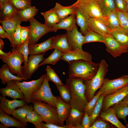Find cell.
I'll use <instances>...</instances> for the list:
<instances>
[{"label":"cell","mask_w":128,"mask_h":128,"mask_svg":"<svg viewBox=\"0 0 128 128\" xmlns=\"http://www.w3.org/2000/svg\"><path fill=\"white\" fill-rule=\"evenodd\" d=\"M0 78L1 80V83L4 85L12 80H16L20 82L25 80L24 78L13 75L10 72L9 66L6 64H4L0 69Z\"/></svg>","instance_id":"30"},{"label":"cell","mask_w":128,"mask_h":128,"mask_svg":"<svg viewBox=\"0 0 128 128\" xmlns=\"http://www.w3.org/2000/svg\"><path fill=\"white\" fill-rule=\"evenodd\" d=\"M59 91L60 97L66 102L69 103L71 100L70 90L66 85H55Z\"/></svg>","instance_id":"42"},{"label":"cell","mask_w":128,"mask_h":128,"mask_svg":"<svg viewBox=\"0 0 128 128\" xmlns=\"http://www.w3.org/2000/svg\"><path fill=\"white\" fill-rule=\"evenodd\" d=\"M0 38H6L8 39L10 41V46H11L12 44V39L10 36L1 25L0 26Z\"/></svg>","instance_id":"54"},{"label":"cell","mask_w":128,"mask_h":128,"mask_svg":"<svg viewBox=\"0 0 128 128\" xmlns=\"http://www.w3.org/2000/svg\"><path fill=\"white\" fill-rule=\"evenodd\" d=\"M11 52L9 51L7 53H5L2 50L0 49V55L5 56H7L9 55Z\"/></svg>","instance_id":"56"},{"label":"cell","mask_w":128,"mask_h":128,"mask_svg":"<svg viewBox=\"0 0 128 128\" xmlns=\"http://www.w3.org/2000/svg\"><path fill=\"white\" fill-rule=\"evenodd\" d=\"M38 9L33 6H31L23 9L18 10L17 14L22 22L29 21L34 18L37 14Z\"/></svg>","instance_id":"34"},{"label":"cell","mask_w":128,"mask_h":128,"mask_svg":"<svg viewBox=\"0 0 128 128\" xmlns=\"http://www.w3.org/2000/svg\"><path fill=\"white\" fill-rule=\"evenodd\" d=\"M126 1L127 0H125Z\"/></svg>","instance_id":"61"},{"label":"cell","mask_w":128,"mask_h":128,"mask_svg":"<svg viewBox=\"0 0 128 128\" xmlns=\"http://www.w3.org/2000/svg\"><path fill=\"white\" fill-rule=\"evenodd\" d=\"M110 34L128 50V33L124 32L121 28H117L110 30Z\"/></svg>","instance_id":"36"},{"label":"cell","mask_w":128,"mask_h":128,"mask_svg":"<svg viewBox=\"0 0 128 128\" xmlns=\"http://www.w3.org/2000/svg\"><path fill=\"white\" fill-rule=\"evenodd\" d=\"M85 112L71 108L66 120V125L70 128H84L81 124Z\"/></svg>","instance_id":"19"},{"label":"cell","mask_w":128,"mask_h":128,"mask_svg":"<svg viewBox=\"0 0 128 128\" xmlns=\"http://www.w3.org/2000/svg\"><path fill=\"white\" fill-rule=\"evenodd\" d=\"M123 101H124L128 106V94L123 99Z\"/></svg>","instance_id":"58"},{"label":"cell","mask_w":128,"mask_h":128,"mask_svg":"<svg viewBox=\"0 0 128 128\" xmlns=\"http://www.w3.org/2000/svg\"><path fill=\"white\" fill-rule=\"evenodd\" d=\"M41 14L44 18V24L49 27H53L60 21L53 8L45 12H41Z\"/></svg>","instance_id":"33"},{"label":"cell","mask_w":128,"mask_h":128,"mask_svg":"<svg viewBox=\"0 0 128 128\" xmlns=\"http://www.w3.org/2000/svg\"><path fill=\"white\" fill-rule=\"evenodd\" d=\"M0 100V109L9 115H11L16 108L22 106L27 103L23 99L20 100L17 99L10 100L5 97H1V95Z\"/></svg>","instance_id":"16"},{"label":"cell","mask_w":128,"mask_h":128,"mask_svg":"<svg viewBox=\"0 0 128 128\" xmlns=\"http://www.w3.org/2000/svg\"><path fill=\"white\" fill-rule=\"evenodd\" d=\"M30 26H21L20 35L21 44L23 43L30 36Z\"/></svg>","instance_id":"50"},{"label":"cell","mask_w":128,"mask_h":128,"mask_svg":"<svg viewBox=\"0 0 128 128\" xmlns=\"http://www.w3.org/2000/svg\"><path fill=\"white\" fill-rule=\"evenodd\" d=\"M27 122H29L33 124L35 128H41V125L43 121L41 116L33 110L30 111L26 117Z\"/></svg>","instance_id":"40"},{"label":"cell","mask_w":128,"mask_h":128,"mask_svg":"<svg viewBox=\"0 0 128 128\" xmlns=\"http://www.w3.org/2000/svg\"><path fill=\"white\" fill-rule=\"evenodd\" d=\"M97 1L104 17L116 9L114 0H97Z\"/></svg>","instance_id":"37"},{"label":"cell","mask_w":128,"mask_h":128,"mask_svg":"<svg viewBox=\"0 0 128 128\" xmlns=\"http://www.w3.org/2000/svg\"><path fill=\"white\" fill-rule=\"evenodd\" d=\"M9 2V0H0V8L5 4Z\"/></svg>","instance_id":"55"},{"label":"cell","mask_w":128,"mask_h":128,"mask_svg":"<svg viewBox=\"0 0 128 128\" xmlns=\"http://www.w3.org/2000/svg\"><path fill=\"white\" fill-rule=\"evenodd\" d=\"M41 128H70L67 125L61 126L58 125L51 123L45 124L42 122L41 123Z\"/></svg>","instance_id":"53"},{"label":"cell","mask_w":128,"mask_h":128,"mask_svg":"<svg viewBox=\"0 0 128 128\" xmlns=\"http://www.w3.org/2000/svg\"><path fill=\"white\" fill-rule=\"evenodd\" d=\"M53 8L60 20L69 15L75 14L76 13V9L72 5L69 6H64L56 2Z\"/></svg>","instance_id":"28"},{"label":"cell","mask_w":128,"mask_h":128,"mask_svg":"<svg viewBox=\"0 0 128 128\" xmlns=\"http://www.w3.org/2000/svg\"><path fill=\"white\" fill-rule=\"evenodd\" d=\"M105 96L102 94L100 96L92 113L90 116V126L96 119L99 116L101 110L103 99Z\"/></svg>","instance_id":"41"},{"label":"cell","mask_w":128,"mask_h":128,"mask_svg":"<svg viewBox=\"0 0 128 128\" xmlns=\"http://www.w3.org/2000/svg\"><path fill=\"white\" fill-rule=\"evenodd\" d=\"M83 44L92 42H100L103 43L104 36L89 29L84 35Z\"/></svg>","instance_id":"38"},{"label":"cell","mask_w":128,"mask_h":128,"mask_svg":"<svg viewBox=\"0 0 128 128\" xmlns=\"http://www.w3.org/2000/svg\"><path fill=\"white\" fill-rule=\"evenodd\" d=\"M49 82L46 75L41 86L37 91L32 94L31 100H37L44 101L56 107V97L52 93Z\"/></svg>","instance_id":"8"},{"label":"cell","mask_w":128,"mask_h":128,"mask_svg":"<svg viewBox=\"0 0 128 128\" xmlns=\"http://www.w3.org/2000/svg\"><path fill=\"white\" fill-rule=\"evenodd\" d=\"M30 29L28 45L36 43L42 36L47 33L53 32L52 28L41 23L33 18L29 21Z\"/></svg>","instance_id":"10"},{"label":"cell","mask_w":128,"mask_h":128,"mask_svg":"<svg viewBox=\"0 0 128 128\" xmlns=\"http://www.w3.org/2000/svg\"><path fill=\"white\" fill-rule=\"evenodd\" d=\"M128 94V85L114 93L105 96L103 99L101 111L123 100Z\"/></svg>","instance_id":"13"},{"label":"cell","mask_w":128,"mask_h":128,"mask_svg":"<svg viewBox=\"0 0 128 128\" xmlns=\"http://www.w3.org/2000/svg\"><path fill=\"white\" fill-rule=\"evenodd\" d=\"M9 1L18 10L31 6V0H9Z\"/></svg>","instance_id":"48"},{"label":"cell","mask_w":128,"mask_h":128,"mask_svg":"<svg viewBox=\"0 0 128 128\" xmlns=\"http://www.w3.org/2000/svg\"><path fill=\"white\" fill-rule=\"evenodd\" d=\"M116 9L120 12L128 13L126 2L125 0H114Z\"/></svg>","instance_id":"51"},{"label":"cell","mask_w":128,"mask_h":128,"mask_svg":"<svg viewBox=\"0 0 128 128\" xmlns=\"http://www.w3.org/2000/svg\"><path fill=\"white\" fill-rule=\"evenodd\" d=\"M7 84L6 87L0 89V92L2 96L10 97L13 99H20L25 100L23 93L14 80L9 81Z\"/></svg>","instance_id":"15"},{"label":"cell","mask_w":128,"mask_h":128,"mask_svg":"<svg viewBox=\"0 0 128 128\" xmlns=\"http://www.w3.org/2000/svg\"><path fill=\"white\" fill-rule=\"evenodd\" d=\"M89 29L103 36L110 34V31L103 19L99 18H89Z\"/></svg>","instance_id":"20"},{"label":"cell","mask_w":128,"mask_h":128,"mask_svg":"<svg viewBox=\"0 0 128 128\" xmlns=\"http://www.w3.org/2000/svg\"><path fill=\"white\" fill-rule=\"evenodd\" d=\"M44 53L30 55L28 57L27 65L21 67V72L25 80L30 79L34 73L37 69L39 64L44 59Z\"/></svg>","instance_id":"11"},{"label":"cell","mask_w":128,"mask_h":128,"mask_svg":"<svg viewBox=\"0 0 128 128\" xmlns=\"http://www.w3.org/2000/svg\"><path fill=\"white\" fill-rule=\"evenodd\" d=\"M66 85L71 94L69 104L71 108L80 111L84 112L85 107L88 101L86 96V87L84 81L81 79L69 78L66 80Z\"/></svg>","instance_id":"2"},{"label":"cell","mask_w":128,"mask_h":128,"mask_svg":"<svg viewBox=\"0 0 128 128\" xmlns=\"http://www.w3.org/2000/svg\"><path fill=\"white\" fill-rule=\"evenodd\" d=\"M52 37L39 44L37 43L28 45L29 55H36L44 53L53 48L51 43Z\"/></svg>","instance_id":"23"},{"label":"cell","mask_w":128,"mask_h":128,"mask_svg":"<svg viewBox=\"0 0 128 128\" xmlns=\"http://www.w3.org/2000/svg\"><path fill=\"white\" fill-rule=\"evenodd\" d=\"M46 76L49 81L53 82L55 85L63 84L54 71L50 66H47L46 69Z\"/></svg>","instance_id":"44"},{"label":"cell","mask_w":128,"mask_h":128,"mask_svg":"<svg viewBox=\"0 0 128 128\" xmlns=\"http://www.w3.org/2000/svg\"><path fill=\"white\" fill-rule=\"evenodd\" d=\"M128 85V75H124L114 79L105 78L100 89L105 96L112 94Z\"/></svg>","instance_id":"9"},{"label":"cell","mask_w":128,"mask_h":128,"mask_svg":"<svg viewBox=\"0 0 128 128\" xmlns=\"http://www.w3.org/2000/svg\"><path fill=\"white\" fill-rule=\"evenodd\" d=\"M4 43L2 40L0 38V49L2 50L3 48Z\"/></svg>","instance_id":"57"},{"label":"cell","mask_w":128,"mask_h":128,"mask_svg":"<svg viewBox=\"0 0 128 128\" xmlns=\"http://www.w3.org/2000/svg\"><path fill=\"white\" fill-rule=\"evenodd\" d=\"M76 14L71 15L61 20L52 27L53 32H56L59 29L71 31L76 26Z\"/></svg>","instance_id":"24"},{"label":"cell","mask_w":128,"mask_h":128,"mask_svg":"<svg viewBox=\"0 0 128 128\" xmlns=\"http://www.w3.org/2000/svg\"><path fill=\"white\" fill-rule=\"evenodd\" d=\"M30 36L23 43L17 46L15 48L23 55L25 60L24 66L27 65L28 60V55H29L28 44Z\"/></svg>","instance_id":"46"},{"label":"cell","mask_w":128,"mask_h":128,"mask_svg":"<svg viewBox=\"0 0 128 128\" xmlns=\"http://www.w3.org/2000/svg\"><path fill=\"white\" fill-rule=\"evenodd\" d=\"M61 59L68 63L75 60L83 59L92 61L91 55L89 52L82 50L76 49L63 53Z\"/></svg>","instance_id":"17"},{"label":"cell","mask_w":128,"mask_h":128,"mask_svg":"<svg viewBox=\"0 0 128 128\" xmlns=\"http://www.w3.org/2000/svg\"><path fill=\"white\" fill-rule=\"evenodd\" d=\"M81 124L84 128H89L90 126V116L86 112H85Z\"/></svg>","instance_id":"52"},{"label":"cell","mask_w":128,"mask_h":128,"mask_svg":"<svg viewBox=\"0 0 128 128\" xmlns=\"http://www.w3.org/2000/svg\"><path fill=\"white\" fill-rule=\"evenodd\" d=\"M0 121L1 123L8 128L10 127L18 128H26L20 121L10 116L1 109H0Z\"/></svg>","instance_id":"27"},{"label":"cell","mask_w":128,"mask_h":128,"mask_svg":"<svg viewBox=\"0 0 128 128\" xmlns=\"http://www.w3.org/2000/svg\"><path fill=\"white\" fill-rule=\"evenodd\" d=\"M33 110L42 118L46 123L58 125L59 119L56 107L47 103L37 100H32Z\"/></svg>","instance_id":"4"},{"label":"cell","mask_w":128,"mask_h":128,"mask_svg":"<svg viewBox=\"0 0 128 128\" xmlns=\"http://www.w3.org/2000/svg\"><path fill=\"white\" fill-rule=\"evenodd\" d=\"M21 26L20 24L17 25L13 31L12 39V45L11 47L13 48H15L22 44L21 40Z\"/></svg>","instance_id":"47"},{"label":"cell","mask_w":128,"mask_h":128,"mask_svg":"<svg viewBox=\"0 0 128 128\" xmlns=\"http://www.w3.org/2000/svg\"><path fill=\"white\" fill-rule=\"evenodd\" d=\"M57 102L56 107L59 119V125L64 126V122L66 121L71 107L69 103L66 102L60 97H56Z\"/></svg>","instance_id":"18"},{"label":"cell","mask_w":128,"mask_h":128,"mask_svg":"<svg viewBox=\"0 0 128 128\" xmlns=\"http://www.w3.org/2000/svg\"><path fill=\"white\" fill-rule=\"evenodd\" d=\"M76 23L80 27V30L84 35L89 29L88 24L89 18L81 10L76 8Z\"/></svg>","instance_id":"32"},{"label":"cell","mask_w":128,"mask_h":128,"mask_svg":"<svg viewBox=\"0 0 128 128\" xmlns=\"http://www.w3.org/2000/svg\"><path fill=\"white\" fill-rule=\"evenodd\" d=\"M0 128H8V127L4 125V124L1 123L0 124Z\"/></svg>","instance_id":"59"},{"label":"cell","mask_w":128,"mask_h":128,"mask_svg":"<svg viewBox=\"0 0 128 128\" xmlns=\"http://www.w3.org/2000/svg\"><path fill=\"white\" fill-rule=\"evenodd\" d=\"M100 117L118 128H126L118 119L114 110L111 106L101 111Z\"/></svg>","instance_id":"22"},{"label":"cell","mask_w":128,"mask_h":128,"mask_svg":"<svg viewBox=\"0 0 128 128\" xmlns=\"http://www.w3.org/2000/svg\"><path fill=\"white\" fill-rule=\"evenodd\" d=\"M104 43L106 50L114 58L120 56L123 53H127L128 50L122 46L110 34L104 36Z\"/></svg>","instance_id":"12"},{"label":"cell","mask_w":128,"mask_h":128,"mask_svg":"<svg viewBox=\"0 0 128 128\" xmlns=\"http://www.w3.org/2000/svg\"><path fill=\"white\" fill-rule=\"evenodd\" d=\"M111 107L114 109L118 119L123 120L126 126L128 127L126 119V117L128 115V106L126 103L122 100L114 104Z\"/></svg>","instance_id":"29"},{"label":"cell","mask_w":128,"mask_h":128,"mask_svg":"<svg viewBox=\"0 0 128 128\" xmlns=\"http://www.w3.org/2000/svg\"><path fill=\"white\" fill-rule=\"evenodd\" d=\"M116 10L110 13L103 17V20L110 31L120 28L119 21Z\"/></svg>","instance_id":"35"},{"label":"cell","mask_w":128,"mask_h":128,"mask_svg":"<svg viewBox=\"0 0 128 128\" xmlns=\"http://www.w3.org/2000/svg\"><path fill=\"white\" fill-rule=\"evenodd\" d=\"M63 53L56 49H55L52 53L47 58L44 59L40 63L38 67L42 65L47 64L55 65L61 59Z\"/></svg>","instance_id":"39"},{"label":"cell","mask_w":128,"mask_h":128,"mask_svg":"<svg viewBox=\"0 0 128 128\" xmlns=\"http://www.w3.org/2000/svg\"><path fill=\"white\" fill-rule=\"evenodd\" d=\"M108 65L105 60H101L95 75L90 79L84 81L86 87L85 95L88 102L94 96L96 92L101 87L105 75L108 71Z\"/></svg>","instance_id":"3"},{"label":"cell","mask_w":128,"mask_h":128,"mask_svg":"<svg viewBox=\"0 0 128 128\" xmlns=\"http://www.w3.org/2000/svg\"><path fill=\"white\" fill-rule=\"evenodd\" d=\"M109 122L103 120L100 117H98L89 128H110L113 126Z\"/></svg>","instance_id":"49"},{"label":"cell","mask_w":128,"mask_h":128,"mask_svg":"<svg viewBox=\"0 0 128 128\" xmlns=\"http://www.w3.org/2000/svg\"><path fill=\"white\" fill-rule=\"evenodd\" d=\"M0 9L1 20L12 18L17 14L18 10L9 2L5 4Z\"/></svg>","instance_id":"31"},{"label":"cell","mask_w":128,"mask_h":128,"mask_svg":"<svg viewBox=\"0 0 128 128\" xmlns=\"http://www.w3.org/2000/svg\"><path fill=\"white\" fill-rule=\"evenodd\" d=\"M51 43L53 49H57L63 53L72 50L66 34L52 37Z\"/></svg>","instance_id":"21"},{"label":"cell","mask_w":128,"mask_h":128,"mask_svg":"<svg viewBox=\"0 0 128 128\" xmlns=\"http://www.w3.org/2000/svg\"><path fill=\"white\" fill-rule=\"evenodd\" d=\"M0 58L8 65L11 73L16 74L19 77L24 78L21 71V64L25 62L24 57L16 48H13L11 53L8 56L0 55Z\"/></svg>","instance_id":"5"},{"label":"cell","mask_w":128,"mask_h":128,"mask_svg":"<svg viewBox=\"0 0 128 128\" xmlns=\"http://www.w3.org/2000/svg\"><path fill=\"white\" fill-rule=\"evenodd\" d=\"M46 76V74L42 75L39 79L35 80L22 82L14 80L23 93L25 101L27 104L31 103V97L33 93L37 91L41 86Z\"/></svg>","instance_id":"7"},{"label":"cell","mask_w":128,"mask_h":128,"mask_svg":"<svg viewBox=\"0 0 128 128\" xmlns=\"http://www.w3.org/2000/svg\"><path fill=\"white\" fill-rule=\"evenodd\" d=\"M102 92L100 89L97 94L94 95L92 99L88 102L85 106L84 111L86 112L89 116L91 114L96 105L97 100L102 94Z\"/></svg>","instance_id":"45"},{"label":"cell","mask_w":128,"mask_h":128,"mask_svg":"<svg viewBox=\"0 0 128 128\" xmlns=\"http://www.w3.org/2000/svg\"><path fill=\"white\" fill-rule=\"evenodd\" d=\"M0 22L2 26L10 36L12 41L13 33L15 28L17 25L20 24L22 22L20 18L17 14L12 18L5 20H0ZM12 45V44L11 47Z\"/></svg>","instance_id":"26"},{"label":"cell","mask_w":128,"mask_h":128,"mask_svg":"<svg viewBox=\"0 0 128 128\" xmlns=\"http://www.w3.org/2000/svg\"><path fill=\"white\" fill-rule=\"evenodd\" d=\"M126 2L127 4V13L128 14V0H127Z\"/></svg>","instance_id":"60"},{"label":"cell","mask_w":128,"mask_h":128,"mask_svg":"<svg viewBox=\"0 0 128 128\" xmlns=\"http://www.w3.org/2000/svg\"><path fill=\"white\" fill-rule=\"evenodd\" d=\"M69 64V78L83 81L91 79L96 74L99 63L81 59L71 61Z\"/></svg>","instance_id":"1"},{"label":"cell","mask_w":128,"mask_h":128,"mask_svg":"<svg viewBox=\"0 0 128 128\" xmlns=\"http://www.w3.org/2000/svg\"><path fill=\"white\" fill-rule=\"evenodd\" d=\"M120 28L125 32L128 33V14L123 13L116 9Z\"/></svg>","instance_id":"43"},{"label":"cell","mask_w":128,"mask_h":128,"mask_svg":"<svg viewBox=\"0 0 128 128\" xmlns=\"http://www.w3.org/2000/svg\"><path fill=\"white\" fill-rule=\"evenodd\" d=\"M81 10L89 18L103 19V15L97 0H77L72 5Z\"/></svg>","instance_id":"6"},{"label":"cell","mask_w":128,"mask_h":128,"mask_svg":"<svg viewBox=\"0 0 128 128\" xmlns=\"http://www.w3.org/2000/svg\"><path fill=\"white\" fill-rule=\"evenodd\" d=\"M33 110V105H28L26 104L15 110L13 112L11 115L26 126L27 125V122L26 119L27 116L30 111Z\"/></svg>","instance_id":"25"},{"label":"cell","mask_w":128,"mask_h":128,"mask_svg":"<svg viewBox=\"0 0 128 128\" xmlns=\"http://www.w3.org/2000/svg\"><path fill=\"white\" fill-rule=\"evenodd\" d=\"M66 31V34L72 50L76 49L82 50V46L83 44L84 36L78 31L77 26H76L71 30Z\"/></svg>","instance_id":"14"}]
</instances>
